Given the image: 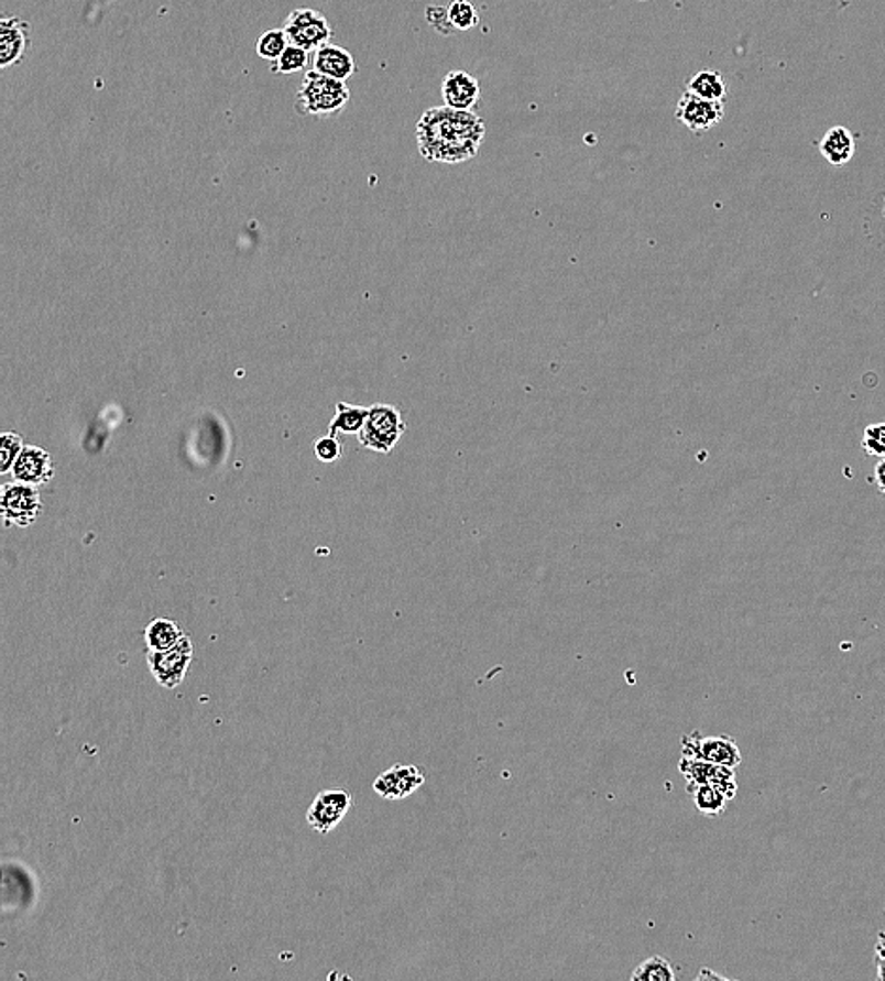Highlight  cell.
<instances>
[{"mask_svg": "<svg viewBox=\"0 0 885 981\" xmlns=\"http://www.w3.org/2000/svg\"><path fill=\"white\" fill-rule=\"evenodd\" d=\"M417 148L430 163L459 165L474 159L485 139V123L474 112L436 106L423 113L416 127Z\"/></svg>", "mask_w": 885, "mask_h": 981, "instance_id": "obj_1", "label": "cell"}, {"mask_svg": "<svg viewBox=\"0 0 885 981\" xmlns=\"http://www.w3.org/2000/svg\"><path fill=\"white\" fill-rule=\"evenodd\" d=\"M350 89L346 86V81L329 78V76L316 73L312 68L310 73H306L303 84L298 87L295 106H297V112L304 113V116L329 118V116L342 112L350 102Z\"/></svg>", "mask_w": 885, "mask_h": 981, "instance_id": "obj_2", "label": "cell"}, {"mask_svg": "<svg viewBox=\"0 0 885 981\" xmlns=\"http://www.w3.org/2000/svg\"><path fill=\"white\" fill-rule=\"evenodd\" d=\"M406 433L401 410L393 404H374L369 408V417L359 433V444L376 454L387 455L395 449L401 436Z\"/></svg>", "mask_w": 885, "mask_h": 981, "instance_id": "obj_3", "label": "cell"}, {"mask_svg": "<svg viewBox=\"0 0 885 981\" xmlns=\"http://www.w3.org/2000/svg\"><path fill=\"white\" fill-rule=\"evenodd\" d=\"M285 34L293 46L303 47L306 52H316L329 44L332 39V26L324 13L312 8H298L287 15Z\"/></svg>", "mask_w": 885, "mask_h": 981, "instance_id": "obj_4", "label": "cell"}, {"mask_svg": "<svg viewBox=\"0 0 885 981\" xmlns=\"http://www.w3.org/2000/svg\"><path fill=\"white\" fill-rule=\"evenodd\" d=\"M195 657V647L187 634L185 639L165 652H148V666L153 678L165 689H176L182 685Z\"/></svg>", "mask_w": 885, "mask_h": 981, "instance_id": "obj_5", "label": "cell"}, {"mask_svg": "<svg viewBox=\"0 0 885 981\" xmlns=\"http://www.w3.org/2000/svg\"><path fill=\"white\" fill-rule=\"evenodd\" d=\"M42 510V501L36 486L29 483H4L0 497V514L7 525L29 527L33 525Z\"/></svg>", "mask_w": 885, "mask_h": 981, "instance_id": "obj_6", "label": "cell"}, {"mask_svg": "<svg viewBox=\"0 0 885 981\" xmlns=\"http://www.w3.org/2000/svg\"><path fill=\"white\" fill-rule=\"evenodd\" d=\"M681 755L702 759L710 763L723 764L736 769L742 763V751L733 737H704L700 732H691L681 737Z\"/></svg>", "mask_w": 885, "mask_h": 981, "instance_id": "obj_7", "label": "cell"}, {"mask_svg": "<svg viewBox=\"0 0 885 981\" xmlns=\"http://www.w3.org/2000/svg\"><path fill=\"white\" fill-rule=\"evenodd\" d=\"M351 808V793L346 789H325L314 798L306 821L319 835H330L342 824Z\"/></svg>", "mask_w": 885, "mask_h": 981, "instance_id": "obj_8", "label": "cell"}, {"mask_svg": "<svg viewBox=\"0 0 885 981\" xmlns=\"http://www.w3.org/2000/svg\"><path fill=\"white\" fill-rule=\"evenodd\" d=\"M723 116H725L723 102L702 99L689 91H684L676 106V119L695 134L720 126Z\"/></svg>", "mask_w": 885, "mask_h": 981, "instance_id": "obj_9", "label": "cell"}, {"mask_svg": "<svg viewBox=\"0 0 885 981\" xmlns=\"http://www.w3.org/2000/svg\"><path fill=\"white\" fill-rule=\"evenodd\" d=\"M678 769H680L681 776L686 777L687 785H715L721 791H725L729 797H736L739 784H736L734 769H731V766L681 755Z\"/></svg>", "mask_w": 885, "mask_h": 981, "instance_id": "obj_10", "label": "cell"}, {"mask_svg": "<svg viewBox=\"0 0 885 981\" xmlns=\"http://www.w3.org/2000/svg\"><path fill=\"white\" fill-rule=\"evenodd\" d=\"M425 784V774L416 764H395L380 774L374 791L387 800H403Z\"/></svg>", "mask_w": 885, "mask_h": 981, "instance_id": "obj_11", "label": "cell"}, {"mask_svg": "<svg viewBox=\"0 0 885 981\" xmlns=\"http://www.w3.org/2000/svg\"><path fill=\"white\" fill-rule=\"evenodd\" d=\"M31 46V25L26 21L7 15L0 21V66L20 65Z\"/></svg>", "mask_w": 885, "mask_h": 981, "instance_id": "obj_12", "label": "cell"}, {"mask_svg": "<svg viewBox=\"0 0 885 981\" xmlns=\"http://www.w3.org/2000/svg\"><path fill=\"white\" fill-rule=\"evenodd\" d=\"M10 475L13 480L21 481V483H29L36 488L46 486L55 475L52 455L39 446H25Z\"/></svg>", "mask_w": 885, "mask_h": 981, "instance_id": "obj_13", "label": "cell"}, {"mask_svg": "<svg viewBox=\"0 0 885 981\" xmlns=\"http://www.w3.org/2000/svg\"><path fill=\"white\" fill-rule=\"evenodd\" d=\"M480 95H482V89L472 74L467 70H451L446 74L442 81L444 105L454 108V110L472 112V108L480 100Z\"/></svg>", "mask_w": 885, "mask_h": 981, "instance_id": "obj_14", "label": "cell"}, {"mask_svg": "<svg viewBox=\"0 0 885 981\" xmlns=\"http://www.w3.org/2000/svg\"><path fill=\"white\" fill-rule=\"evenodd\" d=\"M314 70L332 79L348 81L356 74L357 66L353 55L346 47L337 44H325L314 52Z\"/></svg>", "mask_w": 885, "mask_h": 981, "instance_id": "obj_15", "label": "cell"}, {"mask_svg": "<svg viewBox=\"0 0 885 981\" xmlns=\"http://www.w3.org/2000/svg\"><path fill=\"white\" fill-rule=\"evenodd\" d=\"M819 152L832 166H844L855 153V139L845 127H832L819 142Z\"/></svg>", "mask_w": 885, "mask_h": 981, "instance_id": "obj_16", "label": "cell"}, {"mask_svg": "<svg viewBox=\"0 0 885 981\" xmlns=\"http://www.w3.org/2000/svg\"><path fill=\"white\" fill-rule=\"evenodd\" d=\"M184 639V629L168 618H155L145 626L144 640L148 652H165Z\"/></svg>", "mask_w": 885, "mask_h": 981, "instance_id": "obj_17", "label": "cell"}, {"mask_svg": "<svg viewBox=\"0 0 885 981\" xmlns=\"http://www.w3.org/2000/svg\"><path fill=\"white\" fill-rule=\"evenodd\" d=\"M687 793L693 798L695 808L707 817H718L725 810L726 803L733 798L715 785H687Z\"/></svg>", "mask_w": 885, "mask_h": 981, "instance_id": "obj_18", "label": "cell"}, {"mask_svg": "<svg viewBox=\"0 0 885 981\" xmlns=\"http://www.w3.org/2000/svg\"><path fill=\"white\" fill-rule=\"evenodd\" d=\"M686 91L693 92V95L702 97V99L723 102L726 92H729V87H726L725 78L721 76L720 70L707 68V70H699L693 78L687 81Z\"/></svg>", "mask_w": 885, "mask_h": 981, "instance_id": "obj_19", "label": "cell"}, {"mask_svg": "<svg viewBox=\"0 0 885 981\" xmlns=\"http://www.w3.org/2000/svg\"><path fill=\"white\" fill-rule=\"evenodd\" d=\"M367 417H369V408L338 402L335 417L330 419L329 435L337 436L338 433H348V435L357 433L359 435Z\"/></svg>", "mask_w": 885, "mask_h": 981, "instance_id": "obj_20", "label": "cell"}, {"mask_svg": "<svg viewBox=\"0 0 885 981\" xmlns=\"http://www.w3.org/2000/svg\"><path fill=\"white\" fill-rule=\"evenodd\" d=\"M631 980L674 981L676 980V972H674V967L670 964V961H667L665 957L654 956L646 959V961L641 962V964L634 969L633 974H631Z\"/></svg>", "mask_w": 885, "mask_h": 981, "instance_id": "obj_21", "label": "cell"}, {"mask_svg": "<svg viewBox=\"0 0 885 981\" xmlns=\"http://www.w3.org/2000/svg\"><path fill=\"white\" fill-rule=\"evenodd\" d=\"M287 46H289V39H287L284 29H271L259 36L255 42V52L261 59L276 63Z\"/></svg>", "mask_w": 885, "mask_h": 981, "instance_id": "obj_22", "label": "cell"}, {"mask_svg": "<svg viewBox=\"0 0 885 981\" xmlns=\"http://www.w3.org/2000/svg\"><path fill=\"white\" fill-rule=\"evenodd\" d=\"M448 12L456 31H470L480 23V13L470 0H454L449 4Z\"/></svg>", "mask_w": 885, "mask_h": 981, "instance_id": "obj_23", "label": "cell"}, {"mask_svg": "<svg viewBox=\"0 0 885 981\" xmlns=\"http://www.w3.org/2000/svg\"><path fill=\"white\" fill-rule=\"evenodd\" d=\"M23 438L15 433H4L0 436V472L10 475L13 465L18 461L21 451H23Z\"/></svg>", "mask_w": 885, "mask_h": 981, "instance_id": "obj_24", "label": "cell"}, {"mask_svg": "<svg viewBox=\"0 0 885 981\" xmlns=\"http://www.w3.org/2000/svg\"><path fill=\"white\" fill-rule=\"evenodd\" d=\"M308 53L303 47L293 46L289 44L287 50L282 53V57L274 63L272 66V73L274 74H295L301 73L308 65Z\"/></svg>", "mask_w": 885, "mask_h": 981, "instance_id": "obj_25", "label": "cell"}, {"mask_svg": "<svg viewBox=\"0 0 885 981\" xmlns=\"http://www.w3.org/2000/svg\"><path fill=\"white\" fill-rule=\"evenodd\" d=\"M861 446L872 457H879V459L885 457V423L868 425L863 433Z\"/></svg>", "mask_w": 885, "mask_h": 981, "instance_id": "obj_26", "label": "cell"}, {"mask_svg": "<svg viewBox=\"0 0 885 981\" xmlns=\"http://www.w3.org/2000/svg\"><path fill=\"white\" fill-rule=\"evenodd\" d=\"M314 454L317 459L324 462H335L342 455V444L337 440V436L327 435L324 438H317L314 442Z\"/></svg>", "mask_w": 885, "mask_h": 981, "instance_id": "obj_27", "label": "cell"}, {"mask_svg": "<svg viewBox=\"0 0 885 981\" xmlns=\"http://www.w3.org/2000/svg\"><path fill=\"white\" fill-rule=\"evenodd\" d=\"M427 21H429V25L435 29L436 33L440 34H451L456 33V26L449 20L448 8L442 7H429L427 8Z\"/></svg>", "mask_w": 885, "mask_h": 981, "instance_id": "obj_28", "label": "cell"}, {"mask_svg": "<svg viewBox=\"0 0 885 981\" xmlns=\"http://www.w3.org/2000/svg\"><path fill=\"white\" fill-rule=\"evenodd\" d=\"M876 969H878V980L885 981V930L878 935L876 942Z\"/></svg>", "mask_w": 885, "mask_h": 981, "instance_id": "obj_29", "label": "cell"}, {"mask_svg": "<svg viewBox=\"0 0 885 981\" xmlns=\"http://www.w3.org/2000/svg\"><path fill=\"white\" fill-rule=\"evenodd\" d=\"M872 481H874V486L878 488L879 493L885 497V457L879 459L878 465L874 467V476H872Z\"/></svg>", "mask_w": 885, "mask_h": 981, "instance_id": "obj_30", "label": "cell"}, {"mask_svg": "<svg viewBox=\"0 0 885 981\" xmlns=\"http://www.w3.org/2000/svg\"><path fill=\"white\" fill-rule=\"evenodd\" d=\"M704 978H713V980H723V978H721L720 974H715V972H712V970H710V969H704V970H702V972H700L699 975H697V980H699V981L704 980Z\"/></svg>", "mask_w": 885, "mask_h": 981, "instance_id": "obj_31", "label": "cell"}]
</instances>
